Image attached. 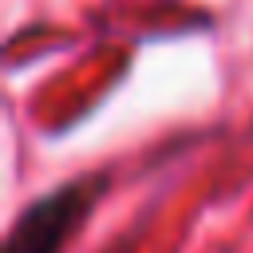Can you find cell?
Segmentation results:
<instances>
[{
	"instance_id": "6da1fadb",
	"label": "cell",
	"mask_w": 253,
	"mask_h": 253,
	"mask_svg": "<svg viewBox=\"0 0 253 253\" xmlns=\"http://www.w3.org/2000/svg\"><path fill=\"white\" fill-rule=\"evenodd\" d=\"M103 194V178H75L32 198L8 225L4 253H63L67 237L83 225Z\"/></svg>"
}]
</instances>
